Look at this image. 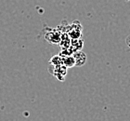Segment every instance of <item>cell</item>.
<instances>
[{"mask_svg":"<svg viewBox=\"0 0 130 121\" xmlns=\"http://www.w3.org/2000/svg\"><path fill=\"white\" fill-rule=\"evenodd\" d=\"M50 68L54 70V72H51V74L54 75L55 77L57 78V79H59L60 81H64L65 75H67V69H68L67 67H65L64 65L61 64V65H57V66L51 65Z\"/></svg>","mask_w":130,"mask_h":121,"instance_id":"1","label":"cell"},{"mask_svg":"<svg viewBox=\"0 0 130 121\" xmlns=\"http://www.w3.org/2000/svg\"><path fill=\"white\" fill-rule=\"evenodd\" d=\"M71 30L67 31L68 35L70 36L71 39H77V38H81L82 37V25L80 23L78 24V26H75L74 25V22L73 24H72L70 26Z\"/></svg>","mask_w":130,"mask_h":121,"instance_id":"2","label":"cell"},{"mask_svg":"<svg viewBox=\"0 0 130 121\" xmlns=\"http://www.w3.org/2000/svg\"><path fill=\"white\" fill-rule=\"evenodd\" d=\"M51 32H48L47 34H46L45 35V38H46V40H47L49 43H52V44H59L60 41V33H58L57 32V29H52L50 30Z\"/></svg>","mask_w":130,"mask_h":121,"instance_id":"3","label":"cell"},{"mask_svg":"<svg viewBox=\"0 0 130 121\" xmlns=\"http://www.w3.org/2000/svg\"><path fill=\"white\" fill-rule=\"evenodd\" d=\"M73 57L75 61V66H82L87 62V55L82 50H76L73 53Z\"/></svg>","mask_w":130,"mask_h":121,"instance_id":"4","label":"cell"},{"mask_svg":"<svg viewBox=\"0 0 130 121\" xmlns=\"http://www.w3.org/2000/svg\"><path fill=\"white\" fill-rule=\"evenodd\" d=\"M62 58V64L65 67L67 68H72L73 66H75V61L73 55H69V56H63Z\"/></svg>","mask_w":130,"mask_h":121,"instance_id":"5","label":"cell"},{"mask_svg":"<svg viewBox=\"0 0 130 121\" xmlns=\"http://www.w3.org/2000/svg\"><path fill=\"white\" fill-rule=\"evenodd\" d=\"M84 46V42L81 38H77V39H71V48H73V51L76 50H82Z\"/></svg>","mask_w":130,"mask_h":121,"instance_id":"6","label":"cell"},{"mask_svg":"<svg viewBox=\"0 0 130 121\" xmlns=\"http://www.w3.org/2000/svg\"><path fill=\"white\" fill-rule=\"evenodd\" d=\"M49 63L51 65H54V66H57V65H61L62 64V58L60 54L59 55H56V56H53L49 61Z\"/></svg>","mask_w":130,"mask_h":121,"instance_id":"7","label":"cell"},{"mask_svg":"<svg viewBox=\"0 0 130 121\" xmlns=\"http://www.w3.org/2000/svg\"><path fill=\"white\" fill-rule=\"evenodd\" d=\"M126 1H129V0H126Z\"/></svg>","mask_w":130,"mask_h":121,"instance_id":"8","label":"cell"}]
</instances>
